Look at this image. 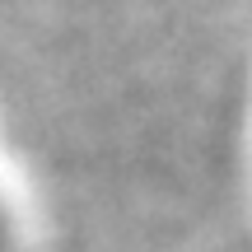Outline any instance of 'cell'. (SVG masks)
I'll return each mask as SVG.
<instances>
[{
    "label": "cell",
    "instance_id": "obj_1",
    "mask_svg": "<svg viewBox=\"0 0 252 252\" xmlns=\"http://www.w3.org/2000/svg\"><path fill=\"white\" fill-rule=\"evenodd\" d=\"M9 248H14V229H9V206L0 196V252H9Z\"/></svg>",
    "mask_w": 252,
    "mask_h": 252
}]
</instances>
